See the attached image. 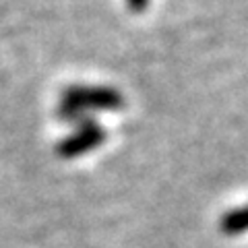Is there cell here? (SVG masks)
Returning <instances> with one entry per match:
<instances>
[{
	"label": "cell",
	"instance_id": "2",
	"mask_svg": "<svg viewBox=\"0 0 248 248\" xmlns=\"http://www.w3.org/2000/svg\"><path fill=\"white\" fill-rule=\"evenodd\" d=\"M104 141H106V128L99 122L89 118L81 124H77V130L71 137L62 139L56 147V153L62 159H73V157H79V155L89 153Z\"/></svg>",
	"mask_w": 248,
	"mask_h": 248
},
{
	"label": "cell",
	"instance_id": "1",
	"mask_svg": "<svg viewBox=\"0 0 248 248\" xmlns=\"http://www.w3.org/2000/svg\"><path fill=\"white\" fill-rule=\"evenodd\" d=\"M124 97L118 89L112 87H91V85H73L62 93L58 116L64 122L81 124L91 118L97 110H122Z\"/></svg>",
	"mask_w": 248,
	"mask_h": 248
},
{
	"label": "cell",
	"instance_id": "4",
	"mask_svg": "<svg viewBox=\"0 0 248 248\" xmlns=\"http://www.w3.org/2000/svg\"><path fill=\"white\" fill-rule=\"evenodd\" d=\"M128 9L135 11V13H143L147 6H149V0H126Z\"/></svg>",
	"mask_w": 248,
	"mask_h": 248
},
{
	"label": "cell",
	"instance_id": "3",
	"mask_svg": "<svg viewBox=\"0 0 248 248\" xmlns=\"http://www.w3.org/2000/svg\"><path fill=\"white\" fill-rule=\"evenodd\" d=\"M219 230L226 236H240L248 232V205L226 211L219 219Z\"/></svg>",
	"mask_w": 248,
	"mask_h": 248
}]
</instances>
